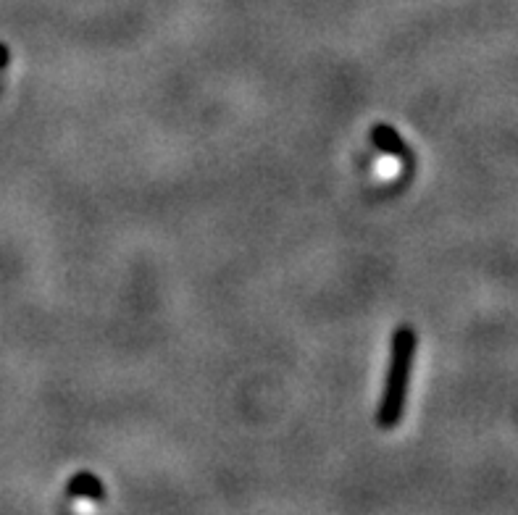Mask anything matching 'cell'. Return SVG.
<instances>
[{"instance_id":"obj_1","label":"cell","mask_w":518,"mask_h":515,"mask_svg":"<svg viewBox=\"0 0 518 515\" xmlns=\"http://www.w3.org/2000/svg\"><path fill=\"white\" fill-rule=\"evenodd\" d=\"M413 355H416V332H413L411 326H400L395 337H392L390 374H387L384 397L377 413V421L382 429H395L400 424V418H403L408 384H411Z\"/></svg>"},{"instance_id":"obj_4","label":"cell","mask_w":518,"mask_h":515,"mask_svg":"<svg viewBox=\"0 0 518 515\" xmlns=\"http://www.w3.org/2000/svg\"><path fill=\"white\" fill-rule=\"evenodd\" d=\"M400 171V158L390 156V158H382V161L377 163V174L379 177H395Z\"/></svg>"},{"instance_id":"obj_2","label":"cell","mask_w":518,"mask_h":515,"mask_svg":"<svg viewBox=\"0 0 518 515\" xmlns=\"http://www.w3.org/2000/svg\"><path fill=\"white\" fill-rule=\"evenodd\" d=\"M371 140H374V145L382 150L384 156H395L400 158V161H408V158H411V150H408V145L403 142V137L392 127H387V124H377V127L371 129Z\"/></svg>"},{"instance_id":"obj_3","label":"cell","mask_w":518,"mask_h":515,"mask_svg":"<svg viewBox=\"0 0 518 515\" xmlns=\"http://www.w3.org/2000/svg\"><path fill=\"white\" fill-rule=\"evenodd\" d=\"M69 494L71 497H77V500H87V502H100L106 497V489L100 484V479L95 473L90 471H79L74 479L69 481Z\"/></svg>"}]
</instances>
